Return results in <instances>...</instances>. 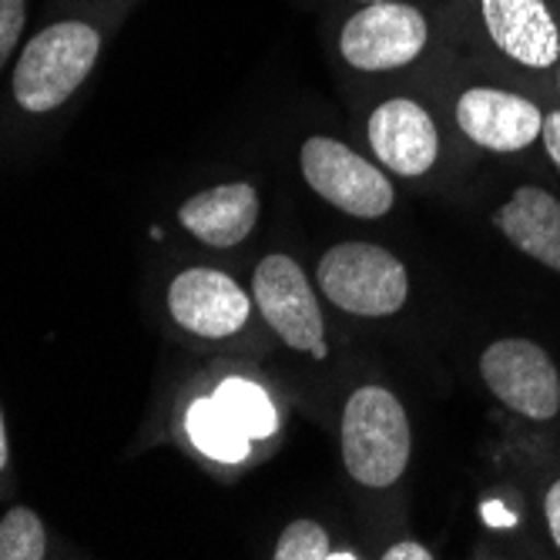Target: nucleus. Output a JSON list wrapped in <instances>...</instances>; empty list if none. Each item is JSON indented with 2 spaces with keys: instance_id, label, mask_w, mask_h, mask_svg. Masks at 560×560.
I'll return each mask as SVG.
<instances>
[{
  "instance_id": "f257e3e1",
  "label": "nucleus",
  "mask_w": 560,
  "mask_h": 560,
  "mask_svg": "<svg viewBox=\"0 0 560 560\" xmlns=\"http://www.w3.org/2000/svg\"><path fill=\"white\" fill-rule=\"evenodd\" d=\"M410 420L399 399L383 386H363L342 410V464L363 487H393L410 464Z\"/></svg>"
},
{
  "instance_id": "f03ea898",
  "label": "nucleus",
  "mask_w": 560,
  "mask_h": 560,
  "mask_svg": "<svg viewBox=\"0 0 560 560\" xmlns=\"http://www.w3.org/2000/svg\"><path fill=\"white\" fill-rule=\"evenodd\" d=\"M101 50V37L91 24L61 21L44 27L18 61L14 97L21 108L44 115L61 108L65 101L84 84Z\"/></svg>"
},
{
  "instance_id": "7ed1b4c3",
  "label": "nucleus",
  "mask_w": 560,
  "mask_h": 560,
  "mask_svg": "<svg viewBox=\"0 0 560 560\" xmlns=\"http://www.w3.org/2000/svg\"><path fill=\"white\" fill-rule=\"evenodd\" d=\"M319 289L352 316H393L406 305L410 279L402 262L373 242H342L319 259Z\"/></svg>"
},
{
  "instance_id": "20e7f679",
  "label": "nucleus",
  "mask_w": 560,
  "mask_h": 560,
  "mask_svg": "<svg viewBox=\"0 0 560 560\" xmlns=\"http://www.w3.org/2000/svg\"><path fill=\"white\" fill-rule=\"evenodd\" d=\"M302 175L329 206L355 219H380L393 209V185L363 155L336 138H310L302 144Z\"/></svg>"
},
{
  "instance_id": "39448f33",
  "label": "nucleus",
  "mask_w": 560,
  "mask_h": 560,
  "mask_svg": "<svg viewBox=\"0 0 560 560\" xmlns=\"http://www.w3.org/2000/svg\"><path fill=\"white\" fill-rule=\"evenodd\" d=\"M427 18L396 0H376L342 27L339 50L355 71H396L413 65L427 47Z\"/></svg>"
},
{
  "instance_id": "423d86ee",
  "label": "nucleus",
  "mask_w": 560,
  "mask_h": 560,
  "mask_svg": "<svg viewBox=\"0 0 560 560\" xmlns=\"http://www.w3.org/2000/svg\"><path fill=\"white\" fill-rule=\"evenodd\" d=\"M252 299H256L266 323L302 352H313L316 360H326V323L319 313V299L305 279L302 266L289 256H266L252 276Z\"/></svg>"
},
{
  "instance_id": "0eeeda50",
  "label": "nucleus",
  "mask_w": 560,
  "mask_h": 560,
  "mask_svg": "<svg viewBox=\"0 0 560 560\" xmlns=\"http://www.w3.org/2000/svg\"><path fill=\"white\" fill-rule=\"evenodd\" d=\"M487 389L527 420H553L560 410V376L550 355L530 339H497L480 360Z\"/></svg>"
},
{
  "instance_id": "6e6552de",
  "label": "nucleus",
  "mask_w": 560,
  "mask_h": 560,
  "mask_svg": "<svg viewBox=\"0 0 560 560\" xmlns=\"http://www.w3.org/2000/svg\"><path fill=\"white\" fill-rule=\"evenodd\" d=\"M172 319L206 339H225L248 323L252 299L242 285L215 269H185L168 289Z\"/></svg>"
},
{
  "instance_id": "1a4fd4ad",
  "label": "nucleus",
  "mask_w": 560,
  "mask_h": 560,
  "mask_svg": "<svg viewBox=\"0 0 560 560\" xmlns=\"http://www.w3.org/2000/svg\"><path fill=\"white\" fill-rule=\"evenodd\" d=\"M456 125L460 131L487 148V151H521L534 144L544 128V115L534 101L497 91V88H470L456 105Z\"/></svg>"
},
{
  "instance_id": "9d476101",
  "label": "nucleus",
  "mask_w": 560,
  "mask_h": 560,
  "mask_svg": "<svg viewBox=\"0 0 560 560\" xmlns=\"http://www.w3.org/2000/svg\"><path fill=\"white\" fill-rule=\"evenodd\" d=\"M370 144L376 159L402 175V178H420L433 168L440 135L433 118L410 97H393L380 105L370 118Z\"/></svg>"
},
{
  "instance_id": "9b49d317",
  "label": "nucleus",
  "mask_w": 560,
  "mask_h": 560,
  "mask_svg": "<svg viewBox=\"0 0 560 560\" xmlns=\"http://www.w3.org/2000/svg\"><path fill=\"white\" fill-rule=\"evenodd\" d=\"M493 44L527 68H550L560 55V31L544 0H480Z\"/></svg>"
},
{
  "instance_id": "f8f14e48",
  "label": "nucleus",
  "mask_w": 560,
  "mask_h": 560,
  "mask_svg": "<svg viewBox=\"0 0 560 560\" xmlns=\"http://www.w3.org/2000/svg\"><path fill=\"white\" fill-rule=\"evenodd\" d=\"M178 222L212 248L238 245L259 222V191L248 182H229L191 195L178 209Z\"/></svg>"
},
{
  "instance_id": "ddd939ff",
  "label": "nucleus",
  "mask_w": 560,
  "mask_h": 560,
  "mask_svg": "<svg viewBox=\"0 0 560 560\" xmlns=\"http://www.w3.org/2000/svg\"><path fill=\"white\" fill-rule=\"evenodd\" d=\"M493 222L524 256L560 272V201L550 191L537 185H521L511 201L493 215Z\"/></svg>"
},
{
  "instance_id": "4468645a",
  "label": "nucleus",
  "mask_w": 560,
  "mask_h": 560,
  "mask_svg": "<svg viewBox=\"0 0 560 560\" xmlns=\"http://www.w3.org/2000/svg\"><path fill=\"white\" fill-rule=\"evenodd\" d=\"M188 436L201 453H209L212 460L235 464L248 453V436L222 413V406L215 399H198L188 410Z\"/></svg>"
},
{
  "instance_id": "2eb2a0df",
  "label": "nucleus",
  "mask_w": 560,
  "mask_h": 560,
  "mask_svg": "<svg viewBox=\"0 0 560 560\" xmlns=\"http://www.w3.org/2000/svg\"><path fill=\"white\" fill-rule=\"evenodd\" d=\"M215 402L222 406V413L245 433V436H266L276 430V410L266 399V393L256 383L245 380H229L219 386Z\"/></svg>"
},
{
  "instance_id": "dca6fc26",
  "label": "nucleus",
  "mask_w": 560,
  "mask_h": 560,
  "mask_svg": "<svg viewBox=\"0 0 560 560\" xmlns=\"http://www.w3.org/2000/svg\"><path fill=\"white\" fill-rule=\"evenodd\" d=\"M47 553V534L44 524L27 506L14 511L0 521V560H40Z\"/></svg>"
},
{
  "instance_id": "f3484780",
  "label": "nucleus",
  "mask_w": 560,
  "mask_h": 560,
  "mask_svg": "<svg viewBox=\"0 0 560 560\" xmlns=\"http://www.w3.org/2000/svg\"><path fill=\"white\" fill-rule=\"evenodd\" d=\"M276 560H329V537L316 521H292L279 544Z\"/></svg>"
},
{
  "instance_id": "a211bd4d",
  "label": "nucleus",
  "mask_w": 560,
  "mask_h": 560,
  "mask_svg": "<svg viewBox=\"0 0 560 560\" xmlns=\"http://www.w3.org/2000/svg\"><path fill=\"white\" fill-rule=\"evenodd\" d=\"M24 21H27L24 0H0V71H4V65H8V58H11V50H14L18 40H21Z\"/></svg>"
},
{
  "instance_id": "6ab92c4d",
  "label": "nucleus",
  "mask_w": 560,
  "mask_h": 560,
  "mask_svg": "<svg viewBox=\"0 0 560 560\" xmlns=\"http://www.w3.org/2000/svg\"><path fill=\"white\" fill-rule=\"evenodd\" d=\"M544 514H547V527H550V537L560 550V480L550 483L547 497H544Z\"/></svg>"
},
{
  "instance_id": "aec40b11",
  "label": "nucleus",
  "mask_w": 560,
  "mask_h": 560,
  "mask_svg": "<svg viewBox=\"0 0 560 560\" xmlns=\"http://www.w3.org/2000/svg\"><path fill=\"white\" fill-rule=\"evenodd\" d=\"M540 135H544V144H547L550 162L560 168V112H553V115H547V118H544Z\"/></svg>"
},
{
  "instance_id": "412c9836",
  "label": "nucleus",
  "mask_w": 560,
  "mask_h": 560,
  "mask_svg": "<svg viewBox=\"0 0 560 560\" xmlns=\"http://www.w3.org/2000/svg\"><path fill=\"white\" fill-rule=\"evenodd\" d=\"M383 557L386 560H430L433 553L423 544H393Z\"/></svg>"
},
{
  "instance_id": "4be33fe9",
  "label": "nucleus",
  "mask_w": 560,
  "mask_h": 560,
  "mask_svg": "<svg viewBox=\"0 0 560 560\" xmlns=\"http://www.w3.org/2000/svg\"><path fill=\"white\" fill-rule=\"evenodd\" d=\"M8 467V430H4V417H0V470Z\"/></svg>"
},
{
  "instance_id": "5701e85b",
  "label": "nucleus",
  "mask_w": 560,
  "mask_h": 560,
  "mask_svg": "<svg viewBox=\"0 0 560 560\" xmlns=\"http://www.w3.org/2000/svg\"><path fill=\"white\" fill-rule=\"evenodd\" d=\"M363 4H376V0H363Z\"/></svg>"
}]
</instances>
